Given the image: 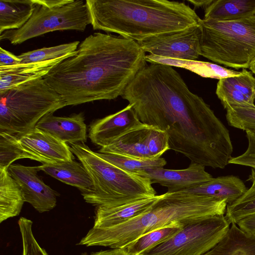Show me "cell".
I'll return each mask as SVG.
<instances>
[{
  "label": "cell",
  "mask_w": 255,
  "mask_h": 255,
  "mask_svg": "<svg viewBox=\"0 0 255 255\" xmlns=\"http://www.w3.org/2000/svg\"><path fill=\"white\" fill-rule=\"evenodd\" d=\"M122 97L141 123L167 132L170 149L205 167L228 164L233 151L228 129L172 66L146 65Z\"/></svg>",
  "instance_id": "6da1fadb"
},
{
  "label": "cell",
  "mask_w": 255,
  "mask_h": 255,
  "mask_svg": "<svg viewBox=\"0 0 255 255\" xmlns=\"http://www.w3.org/2000/svg\"><path fill=\"white\" fill-rule=\"evenodd\" d=\"M146 62L145 52L136 41L95 32L43 79L67 106L111 100L122 96Z\"/></svg>",
  "instance_id": "7a4b0ae2"
},
{
  "label": "cell",
  "mask_w": 255,
  "mask_h": 255,
  "mask_svg": "<svg viewBox=\"0 0 255 255\" xmlns=\"http://www.w3.org/2000/svg\"><path fill=\"white\" fill-rule=\"evenodd\" d=\"M94 30L136 42L201 24L194 9L167 0H86Z\"/></svg>",
  "instance_id": "3957f363"
},
{
  "label": "cell",
  "mask_w": 255,
  "mask_h": 255,
  "mask_svg": "<svg viewBox=\"0 0 255 255\" xmlns=\"http://www.w3.org/2000/svg\"><path fill=\"white\" fill-rule=\"evenodd\" d=\"M227 205L224 199L184 191L167 192L148 211L125 223L105 228L93 227L79 245L125 249L140 237L169 225L185 226L224 215Z\"/></svg>",
  "instance_id": "277c9868"
},
{
  "label": "cell",
  "mask_w": 255,
  "mask_h": 255,
  "mask_svg": "<svg viewBox=\"0 0 255 255\" xmlns=\"http://www.w3.org/2000/svg\"><path fill=\"white\" fill-rule=\"evenodd\" d=\"M70 145L71 151L84 166L93 181L92 192L81 194L87 203L97 208L113 207L156 195L149 179L113 165L84 142Z\"/></svg>",
  "instance_id": "5b68a950"
},
{
  "label": "cell",
  "mask_w": 255,
  "mask_h": 255,
  "mask_svg": "<svg viewBox=\"0 0 255 255\" xmlns=\"http://www.w3.org/2000/svg\"><path fill=\"white\" fill-rule=\"evenodd\" d=\"M65 106L61 96L43 78L0 92V132L23 134Z\"/></svg>",
  "instance_id": "8992f818"
},
{
  "label": "cell",
  "mask_w": 255,
  "mask_h": 255,
  "mask_svg": "<svg viewBox=\"0 0 255 255\" xmlns=\"http://www.w3.org/2000/svg\"><path fill=\"white\" fill-rule=\"evenodd\" d=\"M201 53L217 64L249 69L255 58V15L230 21H201Z\"/></svg>",
  "instance_id": "52a82bcc"
},
{
  "label": "cell",
  "mask_w": 255,
  "mask_h": 255,
  "mask_svg": "<svg viewBox=\"0 0 255 255\" xmlns=\"http://www.w3.org/2000/svg\"><path fill=\"white\" fill-rule=\"evenodd\" d=\"M34 9L20 28L3 32L0 39L21 44L31 38L56 30L85 31L91 24L86 0H33Z\"/></svg>",
  "instance_id": "ba28073f"
},
{
  "label": "cell",
  "mask_w": 255,
  "mask_h": 255,
  "mask_svg": "<svg viewBox=\"0 0 255 255\" xmlns=\"http://www.w3.org/2000/svg\"><path fill=\"white\" fill-rule=\"evenodd\" d=\"M230 224L224 215L206 218L185 226L144 255H203L224 237Z\"/></svg>",
  "instance_id": "9c48e42d"
},
{
  "label": "cell",
  "mask_w": 255,
  "mask_h": 255,
  "mask_svg": "<svg viewBox=\"0 0 255 255\" xmlns=\"http://www.w3.org/2000/svg\"><path fill=\"white\" fill-rule=\"evenodd\" d=\"M202 27L194 24L163 33L137 42L150 54L174 59L196 61L200 56Z\"/></svg>",
  "instance_id": "30bf717a"
},
{
  "label": "cell",
  "mask_w": 255,
  "mask_h": 255,
  "mask_svg": "<svg viewBox=\"0 0 255 255\" xmlns=\"http://www.w3.org/2000/svg\"><path fill=\"white\" fill-rule=\"evenodd\" d=\"M11 176L19 185L25 202L39 213L48 212L56 205L57 193L38 176L40 166L11 164L8 167Z\"/></svg>",
  "instance_id": "8fae6325"
},
{
  "label": "cell",
  "mask_w": 255,
  "mask_h": 255,
  "mask_svg": "<svg viewBox=\"0 0 255 255\" xmlns=\"http://www.w3.org/2000/svg\"><path fill=\"white\" fill-rule=\"evenodd\" d=\"M142 124L128 104L122 110L94 122L90 126L88 137L92 143L103 147Z\"/></svg>",
  "instance_id": "7c38bea8"
},
{
  "label": "cell",
  "mask_w": 255,
  "mask_h": 255,
  "mask_svg": "<svg viewBox=\"0 0 255 255\" xmlns=\"http://www.w3.org/2000/svg\"><path fill=\"white\" fill-rule=\"evenodd\" d=\"M205 166L191 162L183 169H168L164 167L147 170L140 176L147 178L152 184L167 187L168 192H175L197 186L211 180L212 176Z\"/></svg>",
  "instance_id": "4fadbf2b"
},
{
  "label": "cell",
  "mask_w": 255,
  "mask_h": 255,
  "mask_svg": "<svg viewBox=\"0 0 255 255\" xmlns=\"http://www.w3.org/2000/svg\"><path fill=\"white\" fill-rule=\"evenodd\" d=\"M16 135L20 143L39 157L44 164L74 160L70 146L36 127L23 134Z\"/></svg>",
  "instance_id": "5bb4252c"
},
{
  "label": "cell",
  "mask_w": 255,
  "mask_h": 255,
  "mask_svg": "<svg viewBox=\"0 0 255 255\" xmlns=\"http://www.w3.org/2000/svg\"><path fill=\"white\" fill-rule=\"evenodd\" d=\"M84 121L82 113L70 117H57L51 114L40 120L35 127L70 144L86 141L87 127Z\"/></svg>",
  "instance_id": "9a60e30c"
},
{
  "label": "cell",
  "mask_w": 255,
  "mask_h": 255,
  "mask_svg": "<svg viewBox=\"0 0 255 255\" xmlns=\"http://www.w3.org/2000/svg\"><path fill=\"white\" fill-rule=\"evenodd\" d=\"M161 197L155 195L119 206L97 207L93 227L105 228L125 223L148 211Z\"/></svg>",
  "instance_id": "2e32d148"
},
{
  "label": "cell",
  "mask_w": 255,
  "mask_h": 255,
  "mask_svg": "<svg viewBox=\"0 0 255 255\" xmlns=\"http://www.w3.org/2000/svg\"><path fill=\"white\" fill-rule=\"evenodd\" d=\"M66 58L0 66V92L44 78L55 65Z\"/></svg>",
  "instance_id": "e0dca14e"
},
{
  "label": "cell",
  "mask_w": 255,
  "mask_h": 255,
  "mask_svg": "<svg viewBox=\"0 0 255 255\" xmlns=\"http://www.w3.org/2000/svg\"><path fill=\"white\" fill-rule=\"evenodd\" d=\"M151 126L143 124L124 133L98 152L139 159L153 158L146 145V136Z\"/></svg>",
  "instance_id": "ac0fdd59"
},
{
  "label": "cell",
  "mask_w": 255,
  "mask_h": 255,
  "mask_svg": "<svg viewBox=\"0 0 255 255\" xmlns=\"http://www.w3.org/2000/svg\"><path fill=\"white\" fill-rule=\"evenodd\" d=\"M247 190L240 178L234 175H228L213 177L197 186L182 191L224 199L229 204L241 197Z\"/></svg>",
  "instance_id": "d6986e66"
},
{
  "label": "cell",
  "mask_w": 255,
  "mask_h": 255,
  "mask_svg": "<svg viewBox=\"0 0 255 255\" xmlns=\"http://www.w3.org/2000/svg\"><path fill=\"white\" fill-rule=\"evenodd\" d=\"M40 170L66 184L90 193L93 190V183L87 171L81 162L74 160L55 163L43 164Z\"/></svg>",
  "instance_id": "ffe728a7"
},
{
  "label": "cell",
  "mask_w": 255,
  "mask_h": 255,
  "mask_svg": "<svg viewBox=\"0 0 255 255\" xmlns=\"http://www.w3.org/2000/svg\"><path fill=\"white\" fill-rule=\"evenodd\" d=\"M203 255H255V235L241 230L231 224L224 237Z\"/></svg>",
  "instance_id": "44dd1931"
},
{
  "label": "cell",
  "mask_w": 255,
  "mask_h": 255,
  "mask_svg": "<svg viewBox=\"0 0 255 255\" xmlns=\"http://www.w3.org/2000/svg\"><path fill=\"white\" fill-rule=\"evenodd\" d=\"M255 15V0H213L205 8L204 20L230 21Z\"/></svg>",
  "instance_id": "7402d4cb"
},
{
  "label": "cell",
  "mask_w": 255,
  "mask_h": 255,
  "mask_svg": "<svg viewBox=\"0 0 255 255\" xmlns=\"http://www.w3.org/2000/svg\"><path fill=\"white\" fill-rule=\"evenodd\" d=\"M25 202L23 192L8 169H0V223L18 216Z\"/></svg>",
  "instance_id": "603a6c76"
},
{
  "label": "cell",
  "mask_w": 255,
  "mask_h": 255,
  "mask_svg": "<svg viewBox=\"0 0 255 255\" xmlns=\"http://www.w3.org/2000/svg\"><path fill=\"white\" fill-rule=\"evenodd\" d=\"M33 0H0V34L22 27L30 18Z\"/></svg>",
  "instance_id": "cb8c5ba5"
},
{
  "label": "cell",
  "mask_w": 255,
  "mask_h": 255,
  "mask_svg": "<svg viewBox=\"0 0 255 255\" xmlns=\"http://www.w3.org/2000/svg\"><path fill=\"white\" fill-rule=\"evenodd\" d=\"M184 227L177 223L169 225L140 237L125 249L129 255H144L170 239Z\"/></svg>",
  "instance_id": "d4e9b609"
},
{
  "label": "cell",
  "mask_w": 255,
  "mask_h": 255,
  "mask_svg": "<svg viewBox=\"0 0 255 255\" xmlns=\"http://www.w3.org/2000/svg\"><path fill=\"white\" fill-rule=\"evenodd\" d=\"M22 158L44 163L39 157L24 147L16 135L0 132V169H8L14 161Z\"/></svg>",
  "instance_id": "484cf974"
},
{
  "label": "cell",
  "mask_w": 255,
  "mask_h": 255,
  "mask_svg": "<svg viewBox=\"0 0 255 255\" xmlns=\"http://www.w3.org/2000/svg\"><path fill=\"white\" fill-rule=\"evenodd\" d=\"M105 160L129 173L139 175L147 170L164 167L166 161L163 158L139 159L112 154L98 152Z\"/></svg>",
  "instance_id": "4316f807"
},
{
  "label": "cell",
  "mask_w": 255,
  "mask_h": 255,
  "mask_svg": "<svg viewBox=\"0 0 255 255\" xmlns=\"http://www.w3.org/2000/svg\"><path fill=\"white\" fill-rule=\"evenodd\" d=\"M80 43L79 41H75L51 47H43L22 53L18 56L21 63L43 61L63 57L68 58L75 53Z\"/></svg>",
  "instance_id": "83f0119b"
},
{
  "label": "cell",
  "mask_w": 255,
  "mask_h": 255,
  "mask_svg": "<svg viewBox=\"0 0 255 255\" xmlns=\"http://www.w3.org/2000/svg\"><path fill=\"white\" fill-rule=\"evenodd\" d=\"M225 217L230 224L255 213V189L251 188L234 202L228 204Z\"/></svg>",
  "instance_id": "f1b7e54d"
},
{
  "label": "cell",
  "mask_w": 255,
  "mask_h": 255,
  "mask_svg": "<svg viewBox=\"0 0 255 255\" xmlns=\"http://www.w3.org/2000/svg\"><path fill=\"white\" fill-rule=\"evenodd\" d=\"M216 94L226 110L232 107H255L244 95L234 89L224 79L219 80Z\"/></svg>",
  "instance_id": "f546056e"
},
{
  "label": "cell",
  "mask_w": 255,
  "mask_h": 255,
  "mask_svg": "<svg viewBox=\"0 0 255 255\" xmlns=\"http://www.w3.org/2000/svg\"><path fill=\"white\" fill-rule=\"evenodd\" d=\"M229 125L244 130H255V107H232L226 110Z\"/></svg>",
  "instance_id": "4dcf8cb0"
},
{
  "label": "cell",
  "mask_w": 255,
  "mask_h": 255,
  "mask_svg": "<svg viewBox=\"0 0 255 255\" xmlns=\"http://www.w3.org/2000/svg\"><path fill=\"white\" fill-rule=\"evenodd\" d=\"M191 66L187 68L201 76L220 80L228 77L238 76L242 73L223 67L218 64L208 62L191 61Z\"/></svg>",
  "instance_id": "1f68e13d"
},
{
  "label": "cell",
  "mask_w": 255,
  "mask_h": 255,
  "mask_svg": "<svg viewBox=\"0 0 255 255\" xmlns=\"http://www.w3.org/2000/svg\"><path fill=\"white\" fill-rule=\"evenodd\" d=\"M18 224L21 236L22 255H48L34 236L32 221L21 217L18 221Z\"/></svg>",
  "instance_id": "d6a6232c"
},
{
  "label": "cell",
  "mask_w": 255,
  "mask_h": 255,
  "mask_svg": "<svg viewBox=\"0 0 255 255\" xmlns=\"http://www.w3.org/2000/svg\"><path fill=\"white\" fill-rule=\"evenodd\" d=\"M146 145L153 158H159L170 150L169 137L167 132L151 126L146 136Z\"/></svg>",
  "instance_id": "836d02e7"
},
{
  "label": "cell",
  "mask_w": 255,
  "mask_h": 255,
  "mask_svg": "<svg viewBox=\"0 0 255 255\" xmlns=\"http://www.w3.org/2000/svg\"><path fill=\"white\" fill-rule=\"evenodd\" d=\"M238 76L224 78L234 89L244 95L252 103L255 100V77L251 72L243 69Z\"/></svg>",
  "instance_id": "e575fe53"
},
{
  "label": "cell",
  "mask_w": 255,
  "mask_h": 255,
  "mask_svg": "<svg viewBox=\"0 0 255 255\" xmlns=\"http://www.w3.org/2000/svg\"><path fill=\"white\" fill-rule=\"evenodd\" d=\"M248 146L241 155L231 157L228 164H236L255 168V130H246Z\"/></svg>",
  "instance_id": "d590c367"
},
{
  "label": "cell",
  "mask_w": 255,
  "mask_h": 255,
  "mask_svg": "<svg viewBox=\"0 0 255 255\" xmlns=\"http://www.w3.org/2000/svg\"><path fill=\"white\" fill-rule=\"evenodd\" d=\"M237 225L246 233L255 235V213L241 219L237 222Z\"/></svg>",
  "instance_id": "8d00e7d4"
},
{
  "label": "cell",
  "mask_w": 255,
  "mask_h": 255,
  "mask_svg": "<svg viewBox=\"0 0 255 255\" xmlns=\"http://www.w3.org/2000/svg\"><path fill=\"white\" fill-rule=\"evenodd\" d=\"M21 61L18 56L0 47V66H6L20 63Z\"/></svg>",
  "instance_id": "74e56055"
},
{
  "label": "cell",
  "mask_w": 255,
  "mask_h": 255,
  "mask_svg": "<svg viewBox=\"0 0 255 255\" xmlns=\"http://www.w3.org/2000/svg\"><path fill=\"white\" fill-rule=\"evenodd\" d=\"M87 255H129L125 249L115 248L101 251Z\"/></svg>",
  "instance_id": "f35d334b"
},
{
  "label": "cell",
  "mask_w": 255,
  "mask_h": 255,
  "mask_svg": "<svg viewBox=\"0 0 255 255\" xmlns=\"http://www.w3.org/2000/svg\"><path fill=\"white\" fill-rule=\"evenodd\" d=\"M213 0H188V1L192 4L195 7H204L208 6Z\"/></svg>",
  "instance_id": "ab89813d"
},
{
  "label": "cell",
  "mask_w": 255,
  "mask_h": 255,
  "mask_svg": "<svg viewBox=\"0 0 255 255\" xmlns=\"http://www.w3.org/2000/svg\"><path fill=\"white\" fill-rule=\"evenodd\" d=\"M251 174L249 176L248 180H250L252 183V185L251 187L252 189H255V168H251Z\"/></svg>",
  "instance_id": "60d3db41"
},
{
  "label": "cell",
  "mask_w": 255,
  "mask_h": 255,
  "mask_svg": "<svg viewBox=\"0 0 255 255\" xmlns=\"http://www.w3.org/2000/svg\"><path fill=\"white\" fill-rule=\"evenodd\" d=\"M249 69L250 71L255 75V58L252 61Z\"/></svg>",
  "instance_id": "b9f144b4"
}]
</instances>
